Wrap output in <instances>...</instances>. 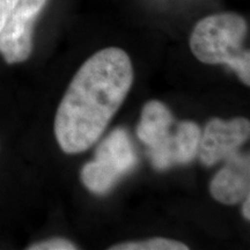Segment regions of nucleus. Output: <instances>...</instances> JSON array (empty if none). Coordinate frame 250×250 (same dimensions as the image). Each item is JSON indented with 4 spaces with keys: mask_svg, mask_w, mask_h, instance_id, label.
Segmentation results:
<instances>
[{
    "mask_svg": "<svg viewBox=\"0 0 250 250\" xmlns=\"http://www.w3.org/2000/svg\"><path fill=\"white\" fill-rule=\"evenodd\" d=\"M248 26L241 15L220 13L202 19L193 28L190 49L204 64H226L250 85V52L243 49Z\"/></svg>",
    "mask_w": 250,
    "mask_h": 250,
    "instance_id": "obj_2",
    "label": "nucleus"
},
{
    "mask_svg": "<svg viewBox=\"0 0 250 250\" xmlns=\"http://www.w3.org/2000/svg\"><path fill=\"white\" fill-rule=\"evenodd\" d=\"M225 161L211 181L210 192L221 204L235 205L250 195V158L237 152Z\"/></svg>",
    "mask_w": 250,
    "mask_h": 250,
    "instance_id": "obj_6",
    "label": "nucleus"
},
{
    "mask_svg": "<svg viewBox=\"0 0 250 250\" xmlns=\"http://www.w3.org/2000/svg\"><path fill=\"white\" fill-rule=\"evenodd\" d=\"M18 2L19 0H0V33Z\"/></svg>",
    "mask_w": 250,
    "mask_h": 250,
    "instance_id": "obj_11",
    "label": "nucleus"
},
{
    "mask_svg": "<svg viewBox=\"0 0 250 250\" xmlns=\"http://www.w3.org/2000/svg\"><path fill=\"white\" fill-rule=\"evenodd\" d=\"M243 201H245L243 202V208H242L243 218L247 219V220H249L250 219V196L249 195L247 196Z\"/></svg>",
    "mask_w": 250,
    "mask_h": 250,
    "instance_id": "obj_12",
    "label": "nucleus"
},
{
    "mask_svg": "<svg viewBox=\"0 0 250 250\" xmlns=\"http://www.w3.org/2000/svg\"><path fill=\"white\" fill-rule=\"evenodd\" d=\"M202 132L195 122L183 121L174 133V148L177 165H187L198 154Z\"/></svg>",
    "mask_w": 250,
    "mask_h": 250,
    "instance_id": "obj_8",
    "label": "nucleus"
},
{
    "mask_svg": "<svg viewBox=\"0 0 250 250\" xmlns=\"http://www.w3.org/2000/svg\"><path fill=\"white\" fill-rule=\"evenodd\" d=\"M250 123L247 118L237 117L230 121L213 118L206 124L201 137L198 154L202 164L208 167L239 152V148L248 142Z\"/></svg>",
    "mask_w": 250,
    "mask_h": 250,
    "instance_id": "obj_5",
    "label": "nucleus"
},
{
    "mask_svg": "<svg viewBox=\"0 0 250 250\" xmlns=\"http://www.w3.org/2000/svg\"><path fill=\"white\" fill-rule=\"evenodd\" d=\"M138 164V156L124 129H116L100 144L95 159L83 167L80 177L95 195H105Z\"/></svg>",
    "mask_w": 250,
    "mask_h": 250,
    "instance_id": "obj_3",
    "label": "nucleus"
},
{
    "mask_svg": "<svg viewBox=\"0 0 250 250\" xmlns=\"http://www.w3.org/2000/svg\"><path fill=\"white\" fill-rule=\"evenodd\" d=\"M174 117L168 107L160 101H149L144 105L137 136L148 148L161 145L170 137Z\"/></svg>",
    "mask_w": 250,
    "mask_h": 250,
    "instance_id": "obj_7",
    "label": "nucleus"
},
{
    "mask_svg": "<svg viewBox=\"0 0 250 250\" xmlns=\"http://www.w3.org/2000/svg\"><path fill=\"white\" fill-rule=\"evenodd\" d=\"M133 83L129 56L120 48L100 50L83 62L59 103L55 137L62 151L78 154L103 134Z\"/></svg>",
    "mask_w": 250,
    "mask_h": 250,
    "instance_id": "obj_1",
    "label": "nucleus"
},
{
    "mask_svg": "<svg viewBox=\"0 0 250 250\" xmlns=\"http://www.w3.org/2000/svg\"><path fill=\"white\" fill-rule=\"evenodd\" d=\"M110 250H188L189 247L182 242L165 237H154L145 241L125 242L115 245L109 248Z\"/></svg>",
    "mask_w": 250,
    "mask_h": 250,
    "instance_id": "obj_9",
    "label": "nucleus"
},
{
    "mask_svg": "<svg viewBox=\"0 0 250 250\" xmlns=\"http://www.w3.org/2000/svg\"><path fill=\"white\" fill-rule=\"evenodd\" d=\"M27 249L29 250H76L78 249V247L66 239L55 237V239H50V240H45V241L33 243V245H30Z\"/></svg>",
    "mask_w": 250,
    "mask_h": 250,
    "instance_id": "obj_10",
    "label": "nucleus"
},
{
    "mask_svg": "<svg viewBox=\"0 0 250 250\" xmlns=\"http://www.w3.org/2000/svg\"><path fill=\"white\" fill-rule=\"evenodd\" d=\"M48 0H19L0 33V55L7 64L26 62L33 51V29Z\"/></svg>",
    "mask_w": 250,
    "mask_h": 250,
    "instance_id": "obj_4",
    "label": "nucleus"
}]
</instances>
